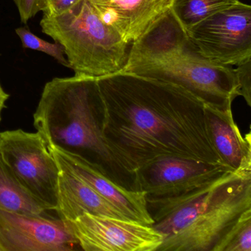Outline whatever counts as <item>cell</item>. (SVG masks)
<instances>
[{"label":"cell","mask_w":251,"mask_h":251,"mask_svg":"<svg viewBox=\"0 0 251 251\" xmlns=\"http://www.w3.org/2000/svg\"><path fill=\"white\" fill-rule=\"evenodd\" d=\"M97 80L102 139L134 178L161 157L224 164L210 139L205 103L183 88L123 70Z\"/></svg>","instance_id":"1"},{"label":"cell","mask_w":251,"mask_h":251,"mask_svg":"<svg viewBox=\"0 0 251 251\" xmlns=\"http://www.w3.org/2000/svg\"><path fill=\"white\" fill-rule=\"evenodd\" d=\"M33 118L48 148L79 157L120 186L138 191L134 176L114 159L102 139L97 77L52 79L44 88Z\"/></svg>","instance_id":"2"},{"label":"cell","mask_w":251,"mask_h":251,"mask_svg":"<svg viewBox=\"0 0 251 251\" xmlns=\"http://www.w3.org/2000/svg\"><path fill=\"white\" fill-rule=\"evenodd\" d=\"M123 71L180 86L219 109L238 97L231 66L202 55L170 9L131 44Z\"/></svg>","instance_id":"3"},{"label":"cell","mask_w":251,"mask_h":251,"mask_svg":"<svg viewBox=\"0 0 251 251\" xmlns=\"http://www.w3.org/2000/svg\"><path fill=\"white\" fill-rule=\"evenodd\" d=\"M42 32L64 48L75 75L100 77L122 71L130 44L100 17L89 0H80L61 15H44Z\"/></svg>","instance_id":"4"},{"label":"cell","mask_w":251,"mask_h":251,"mask_svg":"<svg viewBox=\"0 0 251 251\" xmlns=\"http://www.w3.org/2000/svg\"><path fill=\"white\" fill-rule=\"evenodd\" d=\"M251 208V173L223 188L186 227L164 238L157 251H212L241 214Z\"/></svg>","instance_id":"5"},{"label":"cell","mask_w":251,"mask_h":251,"mask_svg":"<svg viewBox=\"0 0 251 251\" xmlns=\"http://www.w3.org/2000/svg\"><path fill=\"white\" fill-rule=\"evenodd\" d=\"M0 155L35 199L48 211L56 210L59 166L38 132H0Z\"/></svg>","instance_id":"6"},{"label":"cell","mask_w":251,"mask_h":251,"mask_svg":"<svg viewBox=\"0 0 251 251\" xmlns=\"http://www.w3.org/2000/svg\"><path fill=\"white\" fill-rule=\"evenodd\" d=\"M205 58L237 65L251 58V7L236 0L186 30Z\"/></svg>","instance_id":"7"},{"label":"cell","mask_w":251,"mask_h":251,"mask_svg":"<svg viewBox=\"0 0 251 251\" xmlns=\"http://www.w3.org/2000/svg\"><path fill=\"white\" fill-rule=\"evenodd\" d=\"M85 251H157L164 236L133 220L83 214L69 223Z\"/></svg>","instance_id":"8"},{"label":"cell","mask_w":251,"mask_h":251,"mask_svg":"<svg viewBox=\"0 0 251 251\" xmlns=\"http://www.w3.org/2000/svg\"><path fill=\"white\" fill-rule=\"evenodd\" d=\"M45 214L0 209V251H72L79 246L68 222Z\"/></svg>","instance_id":"9"},{"label":"cell","mask_w":251,"mask_h":251,"mask_svg":"<svg viewBox=\"0 0 251 251\" xmlns=\"http://www.w3.org/2000/svg\"><path fill=\"white\" fill-rule=\"evenodd\" d=\"M228 171L223 164L191 158L165 156L157 158L135 173L136 189L147 196H176L214 181Z\"/></svg>","instance_id":"10"},{"label":"cell","mask_w":251,"mask_h":251,"mask_svg":"<svg viewBox=\"0 0 251 251\" xmlns=\"http://www.w3.org/2000/svg\"><path fill=\"white\" fill-rule=\"evenodd\" d=\"M251 171H228L203 186L176 196H147V207L152 227L164 238L181 230L196 218L211 200L227 184Z\"/></svg>","instance_id":"11"},{"label":"cell","mask_w":251,"mask_h":251,"mask_svg":"<svg viewBox=\"0 0 251 251\" xmlns=\"http://www.w3.org/2000/svg\"><path fill=\"white\" fill-rule=\"evenodd\" d=\"M48 149L58 165L87 183L127 220L148 226L153 223L147 207L145 192L129 190L120 186L79 157L65 153L55 148Z\"/></svg>","instance_id":"12"},{"label":"cell","mask_w":251,"mask_h":251,"mask_svg":"<svg viewBox=\"0 0 251 251\" xmlns=\"http://www.w3.org/2000/svg\"><path fill=\"white\" fill-rule=\"evenodd\" d=\"M100 18L131 45L171 8L173 0H89Z\"/></svg>","instance_id":"13"},{"label":"cell","mask_w":251,"mask_h":251,"mask_svg":"<svg viewBox=\"0 0 251 251\" xmlns=\"http://www.w3.org/2000/svg\"><path fill=\"white\" fill-rule=\"evenodd\" d=\"M205 111L210 139L222 162L234 171H251V132L242 136L232 108L222 110L205 104Z\"/></svg>","instance_id":"14"},{"label":"cell","mask_w":251,"mask_h":251,"mask_svg":"<svg viewBox=\"0 0 251 251\" xmlns=\"http://www.w3.org/2000/svg\"><path fill=\"white\" fill-rule=\"evenodd\" d=\"M59 168L58 206L55 211L60 218L71 223L83 214L88 213L94 215L127 220L87 183L67 169L61 166Z\"/></svg>","instance_id":"15"},{"label":"cell","mask_w":251,"mask_h":251,"mask_svg":"<svg viewBox=\"0 0 251 251\" xmlns=\"http://www.w3.org/2000/svg\"><path fill=\"white\" fill-rule=\"evenodd\" d=\"M0 209L30 214H45L48 211L25 189L1 155Z\"/></svg>","instance_id":"16"},{"label":"cell","mask_w":251,"mask_h":251,"mask_svg":"<svg viewBox=\"0 0 251 251\" xmlns=\"http://www.w3.org/2000/svg\"><path fill=\"white\" fill-rule=\"evenodd\" d=\"M236 0H173L172 12L185 30L214 13L234 3Z\"/></svg>","instance_id":"17"},{"label":"cell","mask_w":251,"mask_h":251,"mask_svg":"<svg viewBox=\"0 0 251 251\" xmlns=\"http://www.w3.org/2000/svg\"><path fill=\"white\" fill-rule=\"evenodd\" d=\"M212 251H251V208L241 214Z\"/></svg>","instance_id":"18"},{"label":"cell","mask_w":251,"mask_h":251,"mask_svg":"<svg viewBox=\"0 0 251 251\" xmlns=\"http://www.w3.org/2000/svg\"><path fill=\"white\" fill-rule=\"evenodd\" d=\"M16 33L21 39L22 44L25 48L44 52L55 58L64 67L70 68L68 61L65 57L64 48L60 44L57 42L50 43L43 40L25 27L16 29Z\"/></svg>","instance_id":"19"},{"label":"cell","mask_w":251,"mask_h":251,"mask_svg":"<svg viewBox=\"0 0 251 251\" xmlns=\"http://www.w3.org/2000/svg\"><path fill=\"white\" fill-rule=\"evenodd\" d=\"M234 73L238 96H242L248 106L251 107V58L237 64Z\"/></svg>","instance_id":"20"},{"label":"cell","mask_w":251,"mask_h":251,"mask_svg":"<svg viewBox=\"0 0 251 251\" xmlns=\"http://www.w3.org/2000/svg\"><path fill=\"white\" fill-rule=\"evenodd\" d=\"M23 23H27L38 13L46 9V0H14Z\"/></svg>","instance_id":"21"},{"label":"cell","mask_w":251,"mask_h":251,"mask_svg":"<svg viewBox=\"0 0 251 251\" xmlns=\"http://www.w3.org/2000/svg\"><path fill=\"white\" fill-rule=\"evenodd\" d=\"M80 0H46V9L44 11V15H61L71 9Z\"/></svg>","instance_id":"22"},{"label":"cell","mask_w":251,"mask_h":251,"mask_svg":"<svg viewBox=\"0 0 251 251\" xmlns=\"http://www.w3.org/2000/svg\"><path fill=\"white\" fill-rule=\"evenodd\" d=\"M8 98H9V95L5 92L0 83V120H1L2 110L5 108V102L8 100Z\"/></svg>","instance_id":"23"}]
</instances>
